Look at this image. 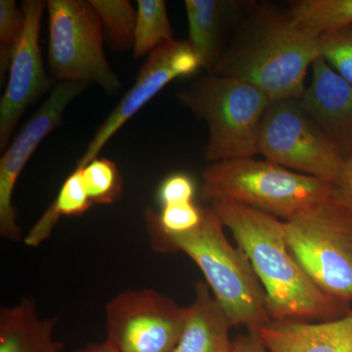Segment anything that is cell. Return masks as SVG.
I'll use <instances>...</instances> for the list:
<instances>
[{"label": "cell", "mask_w": 352, "mask_h": 352, "mask_svg": "<svg viewBox=\"0 0 352 352\" xmlns=\"http://www.w3.org/2000/svg\"><path fill=\"white\" fill-rule=\"evenodd\" d=\"M224 227L251 261L272 321H327L349 311L300 267L287 242L285 221L232 201L212 203Z\"/></svg>", "instance_id": "6da1fadb"}, {"label": "cell", "mask_w": 352, "mask_h": 352, "mask_svg": "<svg viewBox=\"0 0 352 352\" xmlns=\"http://www.w3.org/2000/svg\"><path fill=\"white\" fill-rule=\"evenodd\" d=\"M319 36L288 13L256 6L212 75L251 83L271 102L300 100L308 69L320 57Z\"/></svg>", "instance_id": "7a4b0ae2"}, {"label": "cell", "mask_w": 352, "mask_h": 352, "mask_svg": "<svg viewBox=\"0 0 352 352\" xmlns=\"http://www.w3.org/2000/svg\"><path fill=\"white\" fill-rule=\"evenodd\" d=\"M145 226L153 251L182 252L198 265L233 327L242 326L249 332L259 333L272 321L251 261L227 239L214 208H204L201 223L190 232L168 234L152 224L145 222Z\"/></svg>", "instance_id": "3957f363"}, {"label": "cell", "mask_w": 352, "mask_h": 352, "mask_svg": "<svg viewBox=\"0 0 352 352\" xmlns=\"http://www.w3.org/2000/svg\"><path fill=\"white\" fill-rule=\"evenodd\" d=\"M201 178L204 201H232L284 221L300 219L340 194L330 183L252 157L210 164Z\"/></svg>", "instance_id": "277c9868"}, {"label": "cell", "mask_w": 352, "mask_h": 352, "mask_svg": "<svg viewBox=\"0 0 352 352\" xmlns=\"http://www.w3.org/2000/svg\"><path fill=\"white\" fill-rule=\"evenodd\" d=\"M177 99L208 127L210 163L249 159L258 154L264 116L272 103L251 83L231 76H201L178 92Z\"/></svg>", "instance_id": "5b68a950"}, {"label": "cell", "mask_w": 352, "mask_h": 352, "mask_svg": "<svg viewBox=\"0 0 352 352\" xmlns=\"http://www.w3.org/2000/svg\"><path fill=\"white\" fill-rule=\"evenodd\" d=\"M287 242L321 291L352 303V206L340 195L305 217L285 221Z\"/></svg>", "instance_id": "8992f818"}, {"label": "cell", "mask_w": 352, "mask_h": 352, "mask_svg": "<svg viewBox=\"0 0 352 352\" xmlns=\"http://www.w3.org/2000/svg\"><path fill=\"white\" fill-rule=\"evenodd\" d=\"M47 11L51 78L117 94L122 85L104 52L101 20L90 0H50Z\"/></svg>", "instance_id": "52a82bcc"}, {"label": "cell", "mask_w": 352, "mask_h": 352, "mask_svg": "<svg viewBox=\"0 0 352 352\" xmlns=\"http://www.w3.org/2000/svg\"><path fill=\"white\" fill-rule=\"evenodd\" d=\"M258 154L340 190L344 186L346 157L307 115L300 100L270 104L261 127Z\"/></svg>", "instance_id": "ba28073f"}, {"label": "cell", "mask_w": 352, "mask_h": 352, "mask_svg": "<svg viewBox=\"0 0 352 352\" xmlns=\"http://www.w3.org/2000/svg\"><path fill=\"white\" fill-rule=\"evenodd\" d=\"M187 317L156 289H127L106 305V342L116 352H171Z\"/></svg>", "instance_id": "9c48e42d"}, {"label": "cell", "mask_w": 352, "mask_h": 352, "mask_svg": "<svg viewBox=\"0 0 352 352\" xmlns=\"http://www.w3.org/2000/svg\"><path fill=\"white\" fill-rule=\"evenodd\" d=\"M201 68L200 58L188 41H173L153 50L136 76L135 82L97 129L76 168H83L97 159L109 140L144 107L164 87L176 78L193 75Z\"/></svg>", "instance_id": "30bf717a"}, {"label": "cell", "mask_w": 352, "mask_h": 352, "mask_svg": "<svg viewBox=\"0 0 352 352\" xmlns=\"http://www.w3.org/2000/svg\"><path fill=\"white\" fill-rule=\"evenodd\" d=\"M89 87L88 83L61 82L53 88L47 100L23 127L19 135L0 159V235L19 241L22 230L16 221L13 205L16 182L41 141L62 122L63 113L74 99Z\"/></svg>", "instance_id": "8fae6325"}, {"label": "cell", "mask_w": 352, "mask_h": 352, "mask_svg": "<svg viewBox=\"0 0 352 352\" xmlns=\"http://www.w3.org/2000/svg\"><path fill=\"white\" fill-rule=\"evenodd\" d=\"M47 2L24 0L25 29L9 69V80L0 103V150L6 149L25 110L52 87L46 75L39 46L41 18Z\"/></svg>", "instance_id": "7c38bea8"}, {"label": "cell", "mask_w": 352, "mask_h": 352, "mask_svg": "<svg viewBox=\"0 0 352 352\" xmlns=\"http://www.w3.org/2000/svg\"><path fill=\"white\" fill-rule=\"evenodd\" d=\"M309 87L300 99L307 115L347 159L352 155V85L318 57Z\"/></svg>", "instance_id": "4fadbf2b"}, {"label": "cell", "mask_w": 352, "mask_h": 352, "mask_svg": "<svg viewBox=\"0 0 352 352\" xmlns=\"http://www.w3.org/2000/svg\"><path fill=\"white\" fill-rule=\"evenodd\" d=\"M259 337L270 352H352V311L317 323L271 321Z\"/></svg>", "instance_id": "5bb4252c"}, {"label": "cell", "mask_w": 352, "mask_h": 352, "mask_svg": "<svg viewBox=\"0 0 352 352\" xmlns=\"http://www.w3.org/2000/svg\"><path fill=\"white\" fill-rule=\"evenodd\" d=\"M232 323L205 282L195 285L179 340L171 352H228Z\"/></svg>", "instance_id": "9a60e30c"}, {"label": "cell", "mask_w": 352, "mask_h": 352, "mask_svg": "<svg viewBox=\"0 0 352 352\" xmlns=\"http://www.w3.org/2000/svg\"><path fill=\"white\" fill-rule=\"evenodd\" d=\"M57 317L41 318L36 300L23 298L0 309V352H62L64 342L54 339Z\"/></svg>", "instance_id": "2e32d148"}, {"label": "cell", "mask_w": 352, "mask_h": 352, "mask_svg": "<svg viewBox=\"0 0 352 352\" xmlns=\"http://www.w3.org/2000/svg\"><path fill=\"white\" fill-rule=\"evenodd\" d=\"M189 41L200 58L201 68L214 74L223 52L222 39L227 25L239 12L242 3L226 0H185Z\"/></svg>", "instance_id": "e0dca14e"}, {"label": "cell", "mask_w": 352, "mask_h": 352, "mask_svg": "<svg viewBox=\"0 0 352 352\" xmlns=\"http://www.w3.org/2000/svg\"><path fill=\"white\" fill-rule=\"evenodd\" d=\"M92 206L83 184L82 170L76 168L65 180L57 198L25 236V244L38 247L50 237L62 217H80Z\"/></svg>", "instance_id": "ac0fdd59"}, {"label": "cell", "mask_w": 352, "mask_h": 352, "mask_svg": "<svg viewBox=\"0 0 352 352\" xmlns=\"http://www.w3.org/2000/svg\"><path fill=\"white\" fill-rule=\"evenodd\" d=\"M291 19L315 34L352 25V0H300L289 11Z\"/></svg>", "instance_id": "d6986e66"}, {"label": "cell", "mask_w": 352, "mask_h": 352, "mask_svg": "<svg viewBox=\"0 0 352 352\" xmlns=\"http://www.w3.org/2000/svg\"><path fill=\"white\" fill-rule=\"evenodd\" d=\"M101 20L104 41L117 52L133 50L138 11L127 0H90Z\"/></svg>", "instance_id": "ffe728a7"}, {"label": "cell", "mask_w": 352, "mask_h": 352, "mask_svg": "<svg viewBox=\"0 0 352 352\" xmlns=\"http://www.w3.org/2000/svg\"><path fill=\"white\" fill-rule=\"evenodd\" d=\"M133 57L138 60L159 46L173 41V29L164 0H138Z\"/></svg>", "instance_id": "44dd1931"}, {"label": "cell", "mask_w": 352, "mask_h": 352, "mask_svg": "<svg viewBox=\"0 0 352 352\" xmlns=\"http://www.w3.org/2000/svg\"><path fill=\"white\" fill-rule=\"evenodd\" d=\"M80 168L89 200L95 205H113L122 197V176L117 164L108 159H97Z\"/></svg>", "instance_id": "7402d4cb"}, {"label": "cell", "mask_w": 352, "mask_h": 352, "mask_svg": "<svg viewBox=\"0 0 352 352\" xmlns=\"http://www.w3.org/2000/svg\"><path fill=\"white\" fill-rule=\"evenodd\" d=\"M25 13L15 0L0 1V75L3 76L10 69L16 50L25 29Z\"/></svg>", "instance_id": "603a6c76"}, {"label": "cell", "mask_w": 352, "mask_h": 352, "mask_svg": "<svg viewBox=\"0 0 352 352\" xmlns=\"http://www.w3.org/2000/svg\"><path fill=\"white\" fill-rule=\"evenodd\" d=\"M203 214L204 208L198 207L193 201L164 206L160 212L147 208L144 212V219L145 222L156 226L164 233L182 234L190 232L198 227L203 219Z\"/></svg>", "instance_id": "cb8c5ba5"}, {"label": "cell", "mask_w": 352, "mask_h": 352, "mask_svg": "<svg viewBox=\"0 0 352 352\" xmlns=\"http://www.w3.org/2000/svg\"><path fill=\"white\" fill-rule=\"evenodd\" d=\"M320 56L352 85V25L319 36Z\"/></svg>", "instance_id": "d4e9b609"}, {"label": "cell", "mask_w": 352, "mask_h": 352, "mask_svg": "<svg viewBox=\"0 0 352 352\" xmlns=\"http://www.w3.org/2000/svg\"><path fill=\"white\" fill-rule=\"evenodd\" d=\"M195 193V182L191 176L178 173L164 178L157 189V199L162 207L193 203Z\"/></svg>", "instance_id": "484cf974"}, {"label": "cell", "mask_w": 352, "mask_h": 352, "mask_svg": "<svg viewBox=\"0 0 352 352\" xmlns=\"http://www.w3.org/2000/svg\"><path fill=\"white\" fill-rule=\"evenodd\" d=\"M228 352H270L264 346L263 340L259 337V333H252L248 331L245 333L237 336L231 342Z\"/></svg>", "instance_id": "4316f807"}, {"label": "cell", "mask_w": 352, "mask_h": 352, "mask_svg": "<svg viewBox=\"0 0 352 352\" xmlns=\"http://www.w3.org/2000/svg\"><path fill=\"white\" fill-rule=\"evenodd\" d=\"M340 192L342 198L352 206V155L346 159V179Z\"/></svg>", "instance_id": "83f0119b"}, {"label": "cell", "mask_w": 352, "mask_h": 352, "mask_svg": "<svg viewBox=\"0 0 352 352\" xmlns=\"http://www.w3.org/2000/svg\"><path fill=\"white\" fill-rule=\"evenodd\" d=\"M76 352H116L110 344L106 340L102 342H94V344H88Z\"/></svg>", "instance_id": "f1b7e54d"}]
</instances>
